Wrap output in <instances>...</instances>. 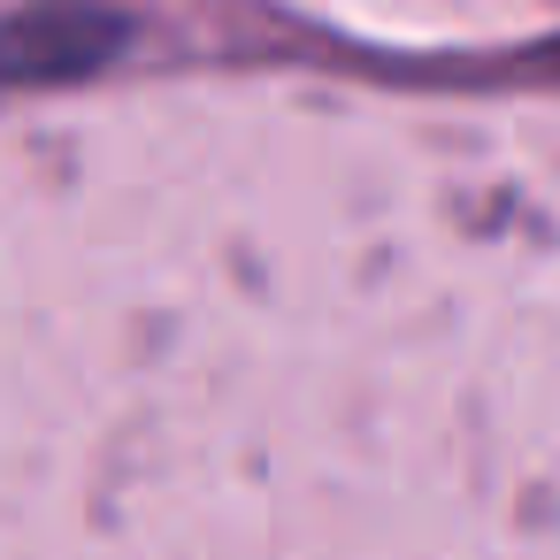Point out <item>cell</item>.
I'll list each match as a JSON object with an SVG mask.
<instances>
[{"label":"cell","instance_id":"6da1fadb","mask_svg":"<svg viewBox=\"0 0 560 560\" xmlns=\"http://www.w3.org/2000/svg\"><path fill=\"white\" fill-rule=\"evenodd\" d=\"M124 16L101 0H32V9L0 16V78L9 85H62L101 70L124 47Z\"/></svg>","mask_w":560,"mask_h":560}]
</instances>
